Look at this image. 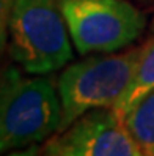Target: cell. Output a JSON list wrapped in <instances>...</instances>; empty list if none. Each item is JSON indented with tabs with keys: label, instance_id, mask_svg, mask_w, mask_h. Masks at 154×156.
<instances>
[{
	"label": "cell",
	"instance_id": "6da1fadb",
	"mask_svg": "<svg viewBox=\"0 0 154 156\" xmlns=\"http://www.w3.org/2000/svg\"><path fill=\"white\" fill-rule=\"evenodd\" d=\"M63 107L49 79L24 77L10 66L3 73L0 98V150L11 151L47 140L58 133Z\"/></svg>",
	"mask_w": 154,
	"mask_h": 156
},
{
	"label": "cell",
	"instance_id": "7a4b0ae2",
	"mask_svg": "<svg viewBox=\"0 0 154 156\" xmlns=\"http://www.w3.org/2000/svg\"><path fill=\"white\" fill-rule=\"evenodd\" d=\"M8 8L10 54L29 74H47L72 60L58 0H10Z\"/></svg>",
	"mask_w": 154,
	"mask_h": 156
},
{
	"label": "cell",
	"instance_id": "3957f363",
	"mask_svg": "<svg viewBox=\"0 0 154 156\" xmlns=\"http://www.w3.org/2000/svg\"><path fill=\"white\" fill-rule=\"evenodd\" d=\"M142 51L90 57L63 71L57 82L63 107L58 133L88 111L113 109L118 104L134 77Z\"/></svg>",
	"mask_w": 154,
	"mask_h": 156
},
{
	"label": "cell",
	"instance_id": "277c9868",
	"mask_svg": "<svg viewBox=\"0 0 154 156\" xmlns=\"http://www.w3.org/2000/svg\"><path fill=\"white\" fill-rule=\"evenodd\" d=\"M58 5L80 55L120 51L145 29L143 14L126 0H58Z\"/></svg>",
	"mask_w": 154,
	"mask_h": 156
},
{
	"label": "cell",
	"instance_id": "5b68a950",
	"mask_svg": "<svg viewBox=\"0 0 154 156\" xmlns=\"http://www.w3.org/2000/svg\"><path fill=\"white\" fill-rule=\"evenodd\" d=\"M44 156H145L113 109H93L43 145Z\"/></svg>",
	"mask_w": 154,
	"mask_h": 156
},
{
	"label": "cell",
	"instance_id": "8992f818",
	"mask_svg": "<svg viewBox=\"0 0 154 156\" xmlns=\"http://www.w3.org/2000/svg\"><path fill=\"white\" fill-rule=\"evenodd\" d=\"M124 125L145 156H154V90L124 115Z\"/></svg>",
	"mask_w": 154,
	"mask_h": 156
},
{
	"label": "cell",
	"instance_id": "52a82bcc",
	"mask_svg": "<svg viewBox=\"0 0 154 156\" xmlns=\"http://www.w3.org/2000/svg\"><path fill=\"white\" fill-rule=\"evenodd\" d=\"M152 90H154V41L148 43L143 48L137 69L134 73V77L128 90H126V93L123 95V98L113 107V111L124 118V115L145 95H148Z\"/></svg>",
	"mask_w": 154,
	"mask_h": 156
},
{
	"label": "cell",
	"instance_id": "ba28073f",
	"mask_svg": "<svg viewBox=\"0 0 154 156\" xmlns=\"http://www.w3.org/2000/svg\"><path fill=\"white\" fill-rule=\"evenodd\" d=\"M6 156H44V153H43V147H39L38 144H33L30 147H25V148L14 150L8 153Z\"/></svg>",
	"mask_w": 154,
	"mask_h": 156
},
{
	"label": "cell",
	"instance_id": "9c48e42d",
	"mask_svg": "<svg viewBox=\"0 0 154 156\" xmlns=\"http://www.w3.org/2000/svg\"><path fill=\"white\" fill-rule=\"evenodd\" d=\"M151 27H152V32H154V21H152V25Z\"/></svg>",
	"mask_w": 154,
	"mask_h": 156
}]
</instances>
